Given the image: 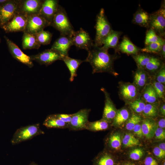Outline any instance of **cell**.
Wrapping results in <instances>:
<instances>
[{
	"instance_id": "obj_1",
	"label": "cell",
	"mask_w": 165,
	"mask_h": 165,
	"mask_svg": "<svg viewBox=\"0 0 165 165\" xmlns=\"http://www.w3.org/2000/svg\"><path fill=\"white\" fill-rule=\"evenodd\" d=\"M88 52V55L84 61L91 66L92 74L107 72L116 76L118 75L113 67L114 61L118 57L116 54H110L108 50L96 46L94 44Z\"/></svg>"
},
{
	"instance_id": "obj_2",
	"label": "cell",
	"mask_w": 165,
	"mask_h": 165,
	"mask_svg": "<svg viewBox=\"0 0 165 165\" xmlns=\"http://www.w3.org/2000/svg\"><path fill=\"white\" fill-rule=\"evenodd\" d=\"M50 26L59 31L61 35L72 36L75 31L65 9L60 5Z\"/></svg>"
},
{
	"instance_id": "obj_3",
	"label": "cell",
	"mask_w": 165,
	"mask_h": 165,
	"mask_svg": "<svg viewBox=\"0 0 165 165\" xmlns=\"http://www.w3.org/2000/svg\"><path fill=\"white\" fill-rule=\"evenodd\" d=\"M95 28L96 34L94 44L96 46L100 47L102 46L103 40L112 30L103 8L97 15Z\"/></svg>"
},
{
	"instance_id": "obj_4",
	"label": "cell",
	"mask_w": 165,
	"mask_h": 165,
	"mask_svg": "<svg viewBox=\"0 0 165 165\" xmlns=\"http://www.w3.org/2000/svg\"><path fill=\"white\" fill-rule=\"evenodd\" d=\"M44 133L41 129L39 123L21 127L15 132L11 142L12 145H14Z\"/></svg>"
},
{
	"instance_id": "obj_5",
	"label": "cell",
	"mask_w": 165,
	"mask_h": 165,
	"mask_svg": "<svg viewBox=\"0 0 165 165\" xmlns=\"http://www.w3.org/2000/svg\"><path fill=\"white\" fill-rule=\"evenodd\" d=\"M165 2L162 3L159 9L150 14L148 28L153 30L159 36L163 38L165 35Z\"/></svg>"
},
{
	"instance_id": "obj_6",
	"label": "cell",
	"mask_w": 165,
	"mask_h": 165,
	"mask_svg": "<svg viewBox=\"0 0 165 165\" xmlns=\"http://www.w3.org/2000/svg\"><path fill=\"white\" fill-rule=\"evenodd\" d=\"M119 95L126 104L140 97L141 92L133 83L120 82L119 86Z\"/></svg>"
},
{
	"instance_id": "obj_7",
	"label": "cell",
	"mask_w": 165,
	"mask_h": 165,
	"mask_svg": "<svg viewBox=\"0 0 165 165\" xmlns=\"http://www.w3.org/2000/svg\"><path fill=\"white\" fill-rule=\"evenodd\" d=\"M19 0H9L0 6V27L10 21L18 13Z\"/></svg>"
},
{
	"instance_id": "obj_8",
	"label": "cell",
	"mask_w": 165,
	"mask_h": 165,
	"mask_svg": "<svg viewBox=\"0 0 165 165\" xmlns=\"http://www.w3.org/2000/svg\"><path fill=\"white\" fill-rule=\"evenodd\" d=\"M90 112V109L84 108L72 114L68 128L72 131L85 130L86 126L89 122L88 117Z\"/></svg>"
},
{
	"instance_id": "obj_9",
	"label": "cell",
	"mask_w": 165,
	"mask_h": 165,
	"mask_svg": "<svg viewBox=\"0 0 165 165\" xmlns=\"http://www.w3.org/2000/svg\"><path fill=\"white\" fill-rule=\"evenodd\" d=\"M29 56L32 61H35L41 65L46 66L49 65L57 61L62 60L63 58L58 52L51 49Z\"/></svg>"
},
{
	"instance_id": "obj_10",
	"label": "cell",
	"mask_w": 165,
	"mask_h": 165,
	"mask_svg": "<svg viewBox=\"0 0 165 165\" xmlns=\"http://www.w3.org/2000/svg\"><path fill=\"white\" fill-rule=\"evenodd\" d=\"M72 38L73 45L78 49H84L88 52L94 45L89 34L82 28L77 31H74Z\"/></svg>"
},
{
	"instance_id": "obj_11",
	"label": "cell",
	"mask_w": 165,
	"mask_h": 165,
	"mask_svg": "<svg viewBox=\"0 0 165 165\" xmlns=\"http://www.w3.org/2000/svg\"><path fill=\"white\" fill-rule=\"evenodd\" d=\"M28 16L18 13L6 24L1 28L6 33L24 32L27 23Z\"/></svg>"
},
{
	"instance_id": "obj_12",
	"label": "cell",
	"mask_w": 165,
	"mask_h": 165,
	"mask_svg": "<svg viewBox=\"0 0 165 165\" xmlns=\"http://www.w3.org/2000/svg\"><path fill=\"white\" fill-rule=\"evenodd\" d=\"M8 50L12 56L20 63L31 68L33 64L29 56L25 54L19 47L6 36H4Z\"/></svg>"
},
{
	"instance_id": "obj_13",
	"label": "cell",
	"mask_w": 165,
	"mask_h": 165,
	"mask_svg": "<svg viewBox=\"0 0 165 165\" xmlns=\"http://www.w3.org/2000/svg\"><path fill=\"white\" fill-rule=\"evenodd\" d=\"M49 26H50V24L39 14L30 16H28L26 28L24 32L35 34L43 30Z\"/></svg>"
},
{
	"instance_id": "obj_14",
	"label": "cell",
	"mask_w": 165,
	"mask_h": 165,
	"mask_svg": "<svg viewBox=\"0 0 165 165\" xmlns=\"http://www.w3.org/2000/svg\"><path fill=\"white\" fill-rule=\"evenodd\" d=\"M43 2L42 0H19L18 12L28 16L38 14Z\"/></svg>"
},
{
	"instance_id": "obj_15",
	"label": "cell",
	"mask_w": 165,
	"mask_h": 165,
	"mask_svg": "<svg viewBox=\"0 0 165 165\" xmlns=\"http://www.w3.org/2000/svg\"><path fill=\"white\" fill-rule=\"evenodd\" d=\"M59 6L58 0H43L38 14L46 19L50 25Z\"/></svg>"
},
{
	"instance_id": "obj_16",
	"label": "cell",
	"mask_w": 165,
	"mask_h": 165,
	"mask_svg": "<svg viewBox=\"0 0 165 165\" xmlns=\"http://www.w3.org/2000/svg\"><path fill=\"white\" fill-rule=\"evenodd\" d=\"M72 37L71 36L60 35L50 49L58 52L63 57L68 56V51L73 46Z\"/></svg>"
},
{
	"instance_id": "obj_17",
	"label": "cell",
	"mask_w": 165,
	"mask_h": 165,
	"mask_svg": "<svg viewBox=\"0 0 165 165\" xmlns=\"http://www.w3.org/2000/svg\"><path fill=\"white\" fill-rule=\"evenodd\" d=\"M101 90L104 93L105 96V106L102 119L111 124L117 110L112 101L109 94L106 89L102 88Z\"/></svg>"
},
{
	"instance_id": "obj_18",
	"label": "cell",
	"mask_w": 165,
	"mask_h": 165,
	"mask_svg": "<svg viewBox=\"0 0 165 165\" xmlns=\"http://www.w3.org/2000/svg\"><path fill=\"white\" fill-rule=\"evenodd\" d=\"M119 162L112 152L105 149L94 158L92 165H118Z\"/></svg>"
},
{
	"instance_id": "obj_19",
	"label": "cell",
	"mask_w": 165,
	"mask_h": 165,
	"mask_svg": "<svg viewBox=\"0 0 165 165\" xmlns=\"http://www.w3.org/2000/svg\"><path fill=\"white\" fill-rule=\"evenodd\" d=\"M122 140L121 133L117 131H112L107 136L105 141L106 149L112 152L119 150L121 147ZM113 153V152H112Z\"/></svg>"
},
{
	"instance_id": "obj_20",
	"label": "cell",
	"mask_w": 165,
	"mask_h": 165,
	"mask_svg": "<svg viewBox=\"0 0 165 165\" xmlns=\"http://www.w3.org/2000/svg\"><path fill=\"white\" fill-rule=\"evenodd\" d=\"M134 84L141 92L144 87L151 83L152 76L144 69L137 68L134 74Z\"/></svg>"
},
{
	"instance_id": "obj_21",
	"label": "cell",
	"mask_w": 165,
	"mask_h": 165,
	"mask_svg": "<svg viewBox=\"0 0 165 165\" xmlns=\"http://www.w3.org/2000/svg\"><path fill=\"white\" fill-rule=\"evenodd\" d=\"M141 49L134 44L126 36H124L121 41L119 43L117 51L128 55H136L140 53Z\"/></svg>"
},
{
	"instance_id": "obj_22",
	"label": "cell",
	"mask_w": 165,
	"mask_h": 165,
	"mask_svg": "<svg viewBox=\"0 0 165 165\" xmlns=\"http://www.w3.org/2000/svg\"><path fill=\"white\" fill-rule=\"evenodd\" d=\"M122 34L121 31L112 30L103 41L102 46H103L102 47L107 50L109 48H113L116 52L119 40Z\"/></svg>"
},
{
	"instance_id": "obj_23",
	"label": "cell",
	"mask_w": 165,
	"mask_h": 165,
	"mask_svg": "<svg viewBox=\"0 0 165 165\" xmlns=\"http://www.w3.org/2000/svg\"><path fill=\"white\" fill-rule=\"evenodd\" d=\"M141 129L143 136L147 139L152 138L157 128L156 122L154 119L144 118L142 120Z\"/></svg>"
},
{
	"instance_id": "obj_24",
	"label": "cell",
	"mask_w": 165,
	"mask_h": 165,
	"mask_svg": "<svg viewBox=\"0 0 165 165\" xmlns=\"http://www.w3.org/2000/svg\"><path fill=\"white\" fill-rule=\"evenodd\" d=\"M150 18V14L139 7L134 14L132 22L134 24L148 28Z\"/></svg>"
},
{
	"instance_id": "obj_25",
	"label": "cell",
	"mask_w": 165,
	"mask_h": 165,
	"mask_svg": "<svg viewBox=\"0 0 165 165\" xmlns=\"http://www.w3.org/2000/svg\"><path fill=\"white\" fill-rule=\"evenodd\" d=\"M140 97L146 103H155L160 101L151 83L144 87L141 92Z\"/></svg>"
},
{
	"instance_id": "obj_26",
	"label": "cell",
	"mask_w": 165,
	"mask_h": 165,
	"mask_svg": "<svg viewBox=\"0 0 165 165\" xmlns=\"http://www.w3.org/2000/svg\"><path fill=\"white\" fill-rule=\"evenodd\" d=\"M62 60L64 62L69 71L70 74L69 80L71 82H72L74 78L77 75V72L79 66L84 62V61L73 58L68 56L64 57Z\"/></svg>"
},
{
	"instance_id": "obj_27",
	"label": "cell",
	"mask_w": 165,
	"mask_h": 165,
	"mask_svg": "<svg viewBox=\"0 0 165 165\" xmlns=\"http://www.w3.org/2000/svg\"><path fill=\"white\" fill-rule=\"evenodd\" d=\"M22 37L23 49H38L41 45L38 41L35 35L24 32Z\"/></svg>"
},
{
	"instance_id": "obj_28",
	"label": "cell",
	"mask_w": 165,
	"mask_h": 165,
	"mask_svg": "<svg viewBox=\"0 0 165 165\" xmlns=\"http://www.w3.org/2000/svg\"><path fill=\"white\" fill-rule=\"evenodd\" d=\"M130 110L123 107L117 110L116 115L111 125L115 127H119L125 124L131 115Z\"/></svg>"
},
{
	"instance_id": "obj_29",
	"label": "cell",
	"mask_w": 165,
	"mask_h": 165,
	"mask_svg": "<svg viewBox=\"0 0 165 165\" xmlns=\"http://www.w3.org/2000/svg\"><path fill=\"white\" fill-rule=\"evenodd\" d=\"M43 125L48 128H68V125L55 117L53 114L48 116L45 119Z\"/></svg>"
},
{
	"instance_id": "obj_30",
	"label": "cell",
	"mask_w": 165,
	"mask_h": 165,
	"mask_svg": "<svg viewBox=\"0 0 165 165\" xmlns=\"http://www.w3.org/2000/svg\"><path fill=\"white\" fill-rule=\"evenodd\" d=\"M111 125V123L101 119L93 122L89 121L86 126L85 130L93 132L105 130L108 129Z\"/></svg>"
},
{
	"instance_id": "obj_31",
	"label": "cell",
	"mask_w": 165,
	"mask_h": 165,
	"mask_svg": "<svg viewBox=\"0 0 165 165\" xmlns=\"http://www.w3.org/2000/svg\"><path fill=\"white\" fill-rule=\"evenodd\" d=\"M160 101L155 103H146L142 113V116L144 118L153 119L159 115V108Z\"/></svg>"
},
{
	"instance_id": "obj_32",
	"label": "cell",
	"mask_w": 165,
	"mask_h": 165,
	"mask_svg": "<svg viewBox=\"0 0 165 165\" xmlns=\"http://www.w3.org/2000/svg\"><path fill=\"white\" fill-rule=\"evenodd\" d=\"M164 64L159 57L151 56V59L146 65L144 70L147 72L155 73Z\"/></svg>"
},
{
	"instance_id": "obj_33",
	"label": "cell",
	"mask_w": 165,
	"mask_h": 165,
	"mask_svg": "<svg viewBox=\"0 0 165 165\" xmlns=\"http://www.w3.org/2000/svg\"><path fill=\"white\" fill-rule=\"evenodd\" d=\"M146 103L140 97L135 100L128 103L127 105L133 112L139 115L142 114Z\"/></svg>"
},
{
	"instance_id": "obj_34",
	"label": "cell",
	"mask_w": 165,
	"mask_h": 165,
	"mask_svg": "<svg viewBox=\"0 0 165 165\" xmlns=\"http://www.w3.org/2000/svg\"><path fill=\"white\" fill-rule=\"evenodd\" d=\"M165 44V39L161 41L150 43L141 49V52L146 53L158 54L160 52L163 45Z\"/></svg>"
},
{
	"instance_id": "obj_35",
	"label": "cell",
	"mask_w": 165,
	"mask_h": 165,
	"mask_svg": "<svg viewBox=\"0 0 165 165\" xmlns=\"http://www.w3.org/2000/svg\"><path fill=\"white\" fill-rule=\"evenodd\" d=\"M131 56L136 64L137 68L144 69L151 57L148 53H144Z\"/></svg>"
},
{
	"instance_id": "obj_36",
	"label": "cell",
	"mask_w": 165,
	"mask_h": 165,
	"mask_svg": "<svg viewBox=\"0 0 165 165\" xmlns=\"http://www.w3.org/2000/svg\"><path fill=\"white\" fill-rule=\"evenodd\" d=\"M122 143L125 147H132L141 145L139 140L133 134L127 133L122 139Z\"/></svg>"
},
{
	"instance_id": "obj_37",
	"label": "cell",
	"mask_w": 165,
	"mask_h": 165,
	"mask_svg": "<svg viewBox=\"0 0 165 165\" xmlns=\"http://www.w3.org/2000/svg\"><path fill=\"white\" fill-rule=\"evenodd\" d=\"M34 35L41 45L49 44L52 39V34L48 31L43 30Z\"/></svg>"
},
{
	"instance_id": "obj_38",
	"label": "cell",
	"mask_w": 165,
	"mask_h": 165,
	"mask_svg": "<svg viewBox=\"0 0 165 165\" xmlns=\"http://www.w3.org/2000/svg\"><path fill=\"white\" fill-rule=\"evenodd\" d=\"M163 39L164 38L158 35L151 28H148L146 33L145 41V46L159 42Z\"/></svg>"
},
{
	"instance_id": "obj_39",
	"label": "cell",
	"mask_w": 165,
	"mask_h": 165,
	"mask_svg": "<svg viewBox=\"0 0 165 165\" xmlns=\"http://www.w3.org/2000/svg\"><path fill=\"white\" fill-rule=\"evenodd\" d=\"M151 83L160 101H165V85L156 81L153 76Z\"/></svg>"
},
{
	"instance_id": "obj_40",
	"label": "cell",
	"mask_w": 165,
	"mask_h": 165,
	"mask_svg": "<svg viewBox=\"0 0 165 165\" xmlns=\"http://www.w3.org/2000/svg\"><path fill=\"white\" fill-rule=\"evenodd\" d=\"M142 119L140 115L133 112L125 123L126 129L128 131H132L134 126L141 122Z\"/></svg>"
},
{
	"instance_id": "obj_41",
	"label": "cell",
	"mask_w": 165,
	"mask_h": 165,
	"mask_svg": "<svg viewBox=\"0 0 165 165\" xmlns=\"http://www.w3.org/2000/svg\"><path fill=\"white\" fill-rule=\"evenodd\" d=\"M145 154L144 150L140 148H136L131 150L128 154L129 160L136 163L142 160Z\"/></svg>"
},
{
	"instance_id": "obj_42",
	"label": "cell",
	"mask_w": 165,
	"mask_h": 165,
	"mask_svg": "<svg viewBox=\"0 0 165 165\" xmlns=\"http://www.w3.org/2000/svg\"><path fill=\"white\" fill-rule=\"evenodd\" d=\"M153 79L156 81L165 84V65L164 64L162 67L153 76Z\"/></svg>"
},
{
	"instance_id": "obj_43",
	"label": "cell",
	"mask_w": 165,
	"mask_h": 165,
	"mask_svg": "<svg viewBox=\"0 0 165 165\" xmlns=\"http://www.w3.org/2000/svg\"><path fill=\"white\" fill-rule=\"evenodd\" d=\"M53 115L55 117L68 125L71 120L72 114H54Z\"/></svg>"
},
{
	"instance_id": "obj_44",
	"label": "cell",
	"mask_w": 165,
	"mask_h": 165,
	"mask_svg": "<svg viewBox=\"0 0 165 165\" xmlns=\"http://www.w3.org/2000/svg\"><path fill=\"white\" fill-rule=\"evenodd\" d=\"M142 163L143 165H160L156 159L150 156L146 157L143 160Z\"/></svg>"
},
{
	"instance_id": "obj_45",
	"label": "cell",
	"mask_w": 165,
	"mask_h": 165,
	"mask_svg": "<svg viewBox=\"0 0 165 165\" xmlns=\"http://www.w3.org/2000/svg\"><path fill=\"white\" fill-rule=\"evenodd\" d=\"M155 137L156 139L163 140L165 139V131L164 129L157 127L154 134Z\"/></svg>"
},
{
	"instance_id": "obj_46",
	"label": "cell",
	"mask_w": 165,
	"mask_h": 165,
	"mask_svg": "<svg viewBox=\"0 0 165 165\" xmlns=\"http://www.w3.org/2000/svg\"><path fill=\"white\" fill-rule=\"evenodd\" d=\"M153 152L154 156L159 160H163L165 158V151L162 150L158 146L153 148Z\"/></svg>"
},
{
	"instance_id": "obj_47",
	"label": "cell",
	"mask_w": 165,
	"mask_h": 165,
	"mask_svg": "<svg viewBox=\"0 0 165 165\" xmlns=\"http://www.w3.org/2000/svg\"><path fill=\"white\" fill-rule=\"evenodd\" d=\"M132 130L134 134L138 137L141 138H143V135L141 125L140 123L134 126Z\"/></svg>"
},
{
	"instance_id": "obj_48",
	"label": "cell",
	"mask_w": 165,
	"mask_h": 165,
	"mask_svg": "<svg viewBox=\"0 0 165 165\" xmlns=\"http://www.w3.org/2000/svg\"><path fill=\"white\" fill-rule=\"evenodd\" d=\"M160 101L159 108V114H160L161 116L164 117L165 116V104L164 101L162 103Z\"/></svg>"
},
{
	"instance_id": "obj_49",
	"label": "cell",
	"mask_w": 165,
	"mask_h": 165,
	"mask_svg": "<svg viewBox=\"0 0 165 165\" xmlns=\"http://www.w3.org/2000/svg\"><path fill=\"white\" fill-rule=\"evenodd\" d=\"M118 165H138L136 163L132 161L126 160L119 161Z\"/></svg>"
},
{
	"instance_id": "obj_50",
	"label": "cell",
	"mask_w": 165,
	"mask_h": 165,
	"mask_svg": "<svg viewBox=\"0 0 165 165\" xmlns=\"http://www.w3.org/2000/svg\"><path fill=\"white\" fill-rule=\"evenodd\" d=\"M158 125L159 127L164 129L165 127V118L164 117L160 118L158 121Z\"/></svg>"
},
{
	"instance_id": "obj_51",
	"label": "cell",
	"mask_w": 165,
	"mask_h": 165,
	"mask_svg": "<svg viewBox=\"0 0 165 165\" xmlns=\"http://www.w3.org/2000/svg\"><path fill=\"white\" fill-rule=\"evenodd\" d=\"M160 55L162 58L164 59L165 57V44H164L161 49V50L159 52V54Z\"/></svg>"
},
{
	"instance_id": "obj_52",
	"label": "cell",
	"mask_w": 165,
	"mask_h": 165,
	"mask_svg": "<svg viewBox=\"0 0 165 165\" xmlns=\"http://www.w3.org/2000/svg\"><path fill=\"white\" fill-rule=\"evenodd\" d=\"M158 147L162 150L165 151V142L160 143Z\"/></svg>"
},
{
	"instance_id": "obj_53",
	"label": "cell",
	"mask_w": 165,
	"mask_h": 165,
	"mask_svg": "<svg viewBox=\"0 0 165 165\" xmlns=\"http://www.w3.org/2000/svg\"><path fill=\"white\" fill-rule=\"evenodd\" d=\"M8 1L9 0H0V6L3 5Z\"/></svg>"
},
{
	"instance_id": "obj_54",
	"label": "cell",
	"mask_w": 165,
	"mask_h": 165,
	"mask_svg": "<svg viewBox=\"0 0 165 165\" xmlns=\"http://www.w3.org/2000/svg\"><path fill=\"white\" fill-rule=\"evenodd\" d=\"M29 165H39L34 162H32Z\"/></svg>"
},
{
	"instance_id": "obj_55",
	"label": "cell",
	"mask_w": 165,
	"mask_h": 165,
	"mask_svg": "<svg viewBox=\"0 0 165 165\" xmlns=\"http://www.w3.org/2000/svg\"><path fill=\"white\" fill-rule=\"evenodd\" d=\"M165 160H163V162H162V164H161V165H165Z\"/></svg>"
},
{
	"instance_id": "obj_56",
	"label": "cell",
	"mask_w": 165,
	"mask_h": 165,
	"mask_svg": "<svg viewBox=\"0 0 165 165\" xmlns=\"http://www.w3.org/2000/svg\"><path fill=\"white\" fill-rule=\"evenodd\" d=\"M1 42V38L0 37V44Z\"/></svg>"
}]
</instances>
